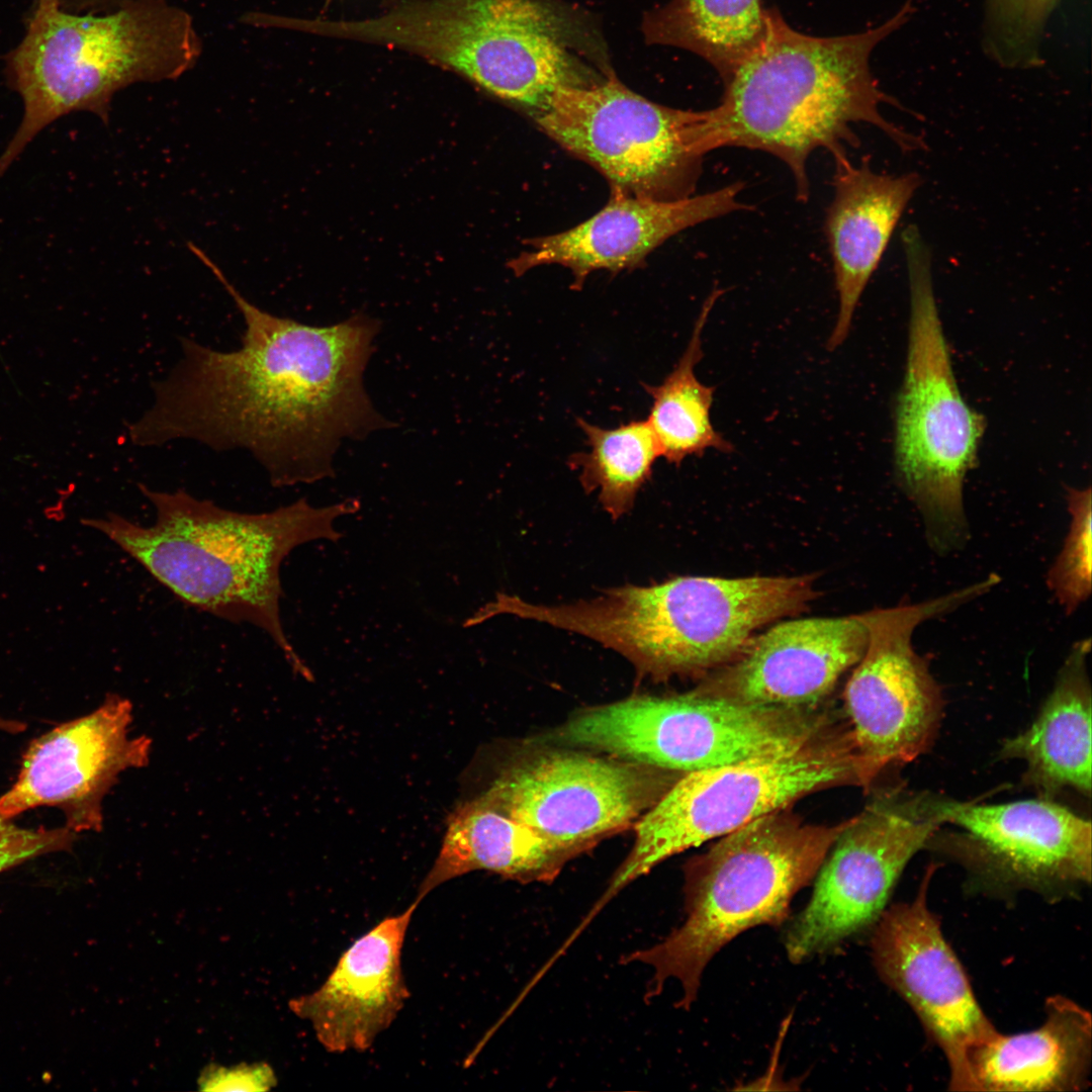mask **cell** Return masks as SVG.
I'll return each mask as SVG.
<instances>
[{
  "label": "cell",
  "instance_id": "6da1fadb",
  "mask_svg": "<svg viewBox=\"0 0 1092 1092\" xmlns=\"http://www.w3.org/2000/svg\"><path fill=\"white\" fill-rule=\"evenodd\" d=\"M187 247L240 310L242 344L222 352L182 338L178 363L154 382L153 403L128 427L130 442L186 439L218 451L245 449L273 486L333 476L343 439L390 427L363 382L379 323L355 314L313 327L272 314L245 298L203 250Z\"/></svg>",
  "mask_w": 1092,
  "mask_h": 1092
},
{
  "label": "cell",
  "instance_id": "7a4b0ae2",
  "mask_svg": "<svg viewBox=\"0 0 1092 1092\" xmlns=\"http://www.w3.org/2000/svg\"><path fill=\"white\" fill-rule=\"evenodd\" d=\"M912 10L909 0L875 28L820 37L795 30L768 9L762 40L723 81L720 103L703 111L701 153L736 147L770 154L787 165L805 202L811 154L822 149L834 161L848 157L847 148L859 146L856 123L876 126L903 152L927 149L921 135L883 116L882 103L902 106L881 90L869 65L875 47L907 22Z\"/></svg>",
  "mask_w": 1092,
  "mask_h": 1092
},
{
  "label": "cell",
  "instance_id": "3957f363",
  "mask_svg": "<svg viewBox=\"0 0 1092 1092\" xmlns=\"http://www.w3.org/2000/svg\"><path fill=\"white\" fill-rule=\"evenodd\" d=\"M142 493L156 510V521L142 526L110 513L81 522L95 529L143 565L184 603L234 623L262 629L292 669L312 673L289 642L280 618L283 589L279 570L297 546L338 542L335 521L360 510L356 498L313 507L299 498L261 514L222 509L182 489Z\"/></svg>",
  "mask_w": 1092,
  "mask_h": 1092
},
{
  "label": "cell",
  "instance_id": "277c9868",
  "mask_svg": "<svg viewBox=\"0 0 1092 1092\" xmlns=\"http://www.w3.org/2000/svg\"><path fill=\"white\" fill-rule=\"evenodd\" d=\"M202 53L192 16L167 0L110 13H73L36 0L26 32L6 57L8 86L23 115L0 156V177L48 125L87 111L108 123L116 92L134 83L176 80Z\"/></svg>",
  "mask_w": 1092,
  "mask_h": 1092
},
{
  "label": "cell",
  "instance_id": "5b68a950",
  "mask_svg": "<svg viewBox=\"0 0 1092 1092\" xmlns=\"http://www.w3.org/2000/svg\"><path fill=\"white\" fill-rule=\"evenodd\" d=\"M845 822L809 824L783 810L720 837L687 872L682 923L622 959L653 971L646 999L673 979L682 990L677 1005L689 1009L703 971L726 943L751 927L785 921L794 896L817 874Z\"/></svg>",
  "mask_w": 1092,
  "mask_h": 1092
},
{
  "label": "cell",
  "instance_id": "8992f818",
  "mask_svg": "<svg viewBox=\"0 0 1092 1092\" xmlns=\"http://www.w3.org/2000/svg\"><path fill=\"white\" fill-rule=\"evenodd\" d=\"M813 578L680 576L649 586L626 584L559 605V629L588 637L628 658L639 673L663 679L734 659L761 626L800 611Z\"/></svg>",
  "mask_w": 1092,
  "mask_h": 1092
},
{
  "label": "cell",
  "instance_id": "52a82bcc",
  "mask_svg": "<svg viewBox=\"0 0 1092 1092\" xmlns=\"http://www.w3.org/2000/svg\"><path fill=\"white\" fill-rule=\"evenodd\" d=\"M910 287L907 364L895 420V464L930 544L947 552L967 534L963 487L986 428L964 400L936 305L931 253L917 226L902 233Z\"/></svg>",
  "mask_w": 1092,
  "mask_h": 1092
},
{
  "label": "cell",
  "instance_id": "ba28073f",
  "mask_svg": "<svg viewBox=\"0 0 1092 1092\" xmlns=\"http://www.w3.org/2000/svg\"><path fill=\"white\" fill-rule=\"evenodd\" d=\"M372 30L535 111L562 85L587 83L573 55L580 30L547 0H431Z\"/></svg>",
  "mask_w": 1092,
  "mask_h": 1092
},
{
  "label": "cell",
  "instance_id": "9c48e42d",
  "mask_svg": "<svg viewBox=\"0 0 1092 1092\" xmlns=\"http://www.w3.org/2000/svg\"><path fill=\"white\" fill-rule=\"evenodd\" d=\"M843 785L866 788L846 728L833 727L779 754L684 774L641 816L606 897L676 853Z\"/></svg>",
  "mask_w": 1092,
  "mask_h": 1092
},
{
  "label": "cell",
  "instance_id": "30bf717a",
  "mask_svg": "<svg viewBox=\"0 0 1092 1092\" xmlns=\"http://www.w3.org/2000/svg\"><path fill=\"white\" fill-rule=\"evenodd\" d=\"M830 728L825 714L814 708L751 705L695 691L589 708L555 730L552 739L687 774L779 754Z\"/></svg>",
  "mask_w": 1092,
  "mask_h": 1092
},
{
  "label": "cell",
  "instance_id": "8fae6325",
  "mask_svg": "<svg viewBox=\"0 0 1092 1092\" xmlns=\"http://www.w3.org/2000/svg\"><path fill=\"white\" fill-rule=\"evenodd\" d=\"M533 113L614 191L661 200L694 195L704 157L698 143L703 111L652 102L607 72L599 82L559 86Z\"/></svg>",
  "mask_w": 1092,
  "mask_h": 1092
},
{
  "label": "cell",
  "instance_id": "7c38bea8",
  "mask_svg": "<svg viewBox=\"0 0 1092 1092\" xmlns=\"http://www.w3.org/2000/svg\"><path fill=\"white\" fill-rule=\"evenodd\" d=\"M984 592L979 582L923 603L861 615L869 641L846 684L844 710L868 787L886 768L925 752L938 731L942 695L912 645L915 628Z\"/></svg>",
  "mask_w": 1092,
  "mask_h": 1092
},
{
  "label": "cell",
  "instance_id": "4fadbf2b",
  "mask_svg": "<svg viewBox=\"0 0 1092 1092\" xmlns=\"http://www.w3.org/2000/svg\"><path fill=\"white\" fill-rule=\"evenodd\" d=\"M938 800L898 796L872 803L825 856L806 907L790 925L789 960L803 963L875 925L909 860L942 826Z\"/></svg>",
  "mask_w": 1092,
  "mask_h": 1092
},
{
  "label": "cell",
  "instance_id": "5bb4252c",
  "mask_svg": "<svg viewBox=\"0 0 1092 1092\" xmlns=\"http://www.w3.org/2000/svg\"><path fill=\"white\" fill-rule=\"evenodd\" d=\"M938 813L954 831L934 843L967 869L980 890H1029L1054 899L1091 882V823L1052 799L993 805L938 800Z\"/></svg>",
  "mask_w": 1092,
  "mask_h": 1092
},
{
  "label": "cell",
  "instance_id": "9a60e30c",
  "mask_svg": "<svg viewBox=\"0 0 1092 1092\" xmlns=\"http://www.w3.org/2000/svg\"><path fill=\"white\" fill-rule=\"evenodd\" d=\"M681 775L625 759L547 752L514 764L480 796L577 853L641 817Z\"/></svg>",
  "mask_w": 1092,
  "mask_h": 1092
},
{
  "label": "cell",
  "instance_id": "2e32d148",
  "mask_svg": "<svg viewBox=\"0 0 1092 1092\" xmlns=\"http://www.w3.org/2000/svg\"><path fill=\"white\" fill-rule=\"evenodd\" d=\"M933 871L929 867L914 900L882 913L874 925L872 957L882 981L908 1003L943 1053L949 1089L972 1091L970 1057L998 1030L977 1001L938 918L927 906Z\"/></svg>",
  "mask_w": 1092,
  "mask_h": 1092
},
{
  "label": "cell",
  "instance_id": "e0dca14e",
  "mask_svg": "<svg viewBox=\"0 0 1092 1092\" xmlns=\"http://www.w3.org/2000/svg\"><path fill=\"white\" fill-rule=\"evenodd\" d=\"M132 706L108 695L92 713L35 739L15 784L0 797V814L11 818L38 806H56L75 833L100 831L102 801L128 768L148 764L151 739L128 737Z\"/></svg>",
  "mask_w": 1092,
  "mask_h": 1092
},
{
  "label": "cell",
  "instance_id": "ac0fdd59",
  "mask_svg": "<svg viewBox=\"0 0 1092 1092\" xmlns=\"http://www.w3.org/2000/svg\"><path fill=\"white\" fill-rule=\"evenodd\" d=\"M861 615L780 623L749 640L734 662L697 692L741 703L813 709L862 657Z\"/></svg>",
  "mask_w": 1092,
  "mask_h": 1092
},
{
  "label": "cell",
  "instance_id": "d6986e66",
  "mask_svg": "<svg viewBox=\"0 0 1092 1092\" xmlns=\"http://www.w3.org/2000/svg\"><path fill=\"white\" fill-rule=\"evenodd\" d=\"M743 183L679 199L661 200L614 191L599 212L564 232L539 237L512 260L517 275L541 265L568 268L574 285L595 270L619 271L637 266L674 235L728 213L750 209L742 203Z\"/></svg>",
  "mask_w": 1092,
  "mask_h": 1092
},
{
  "label": "cell",
  "instance_id": "ffe728a7",
  "mask_svg": "<svg viewBox=\"0 0 1092 1092\" xmlns=\"http://www.w3.org/2000/svg\"><path fill=\"white\" fill-rule=\"evenodd\" d=\"M418 905L379 921L341 954L316 990L290 1001L327 1052H365L403 1008L410 992L401 952Z\"/></svg>",
  "mask_w": 1092,
  "mask_h": 1092
},
{
  "label": "cell",
  "instance_id": "44dd1931",
  "mask_svg": "<svg viewBox=\"0 0 1092 1092\" xmlns=\"http://www.w3.org/2000/svg\"><path fill=\"white\" fill-rule=\"evenodd\" d=\"M833 199L825 217L838 313L827 349L846 340L861 294L878 268L905 208L922 184L916 172L878 173L869 157L858 165L834 161Z\"/></svg>",
  "mask_w": 1092,
  "mask_h": 1092
},
{
  "label": "cell",
  "instance_id": "7402d4cb",
  "mask_svg": "<svg viewBox=\"0 0 1092 1092\" xmlns=\"http://www.w3.org/2000/svg\"><path fill=\"white\" fill-rule=\"evenodd\" d=\"M1091 1014L1062 995L1045 1002L1037 1028L996 1032L971 1055L972 1091H1078L1089 1084Z\"/></svg>",
  "mask_w": 1092,
  "mask_h": 1092
},
{
  "label": "cell",
  "instance_id": "603a6c76",
  "mask_svg": "<svg viewBox=\"0 0 1092 1092\" xmlns=\"http://www.w3.org/2000/svg\"><path fill=\"white\" fill-rule=\"evenodd\" d=\"M1090 640L1071 649L1034 722L1005 741L1004 759L1026 763L1023 780L1041 798L1070 789L1091 793V688L1086 669Z\"/></svg>",
  "mask_w": 1092,
  "mask_h": 1092
},
{
  "label": "cell",
  "instance_id": "cb8c5ba5",
  "mask_svg": "<svg viewBox=\"0 0 1092 1092\" xmlns=\"http://www.w3.org/2000/svg\"><path fill=\"white\" fill-rule=\"evenodd\" d=\"M576 853L535 832L481 796L450 815L439 853L415 902L440 885L474 871L522 882H551Z\"/></svg>",
  "mask_w": 1092,
  "mask_h": 1092
},
{
  "label": "cell",
  "instance_id": "d4e9b609",
  "mask_svg": "<svg viewBox=\"0 0 1092 1092\" xmlns=\"http://www.w3.org/2000/svg\"><path fill=\"white\" fill-rule=\"evenodd\" d=\"M761 0H670L648 13V42L695 53L726 80L759 44L767 27Z\"/></svg>",
  "mask_w": 1092,
  "mask_h": 1092
},
{
  "label": "cell",
  "instance_id": "484cf974",
  "mask_svg": "<svg viewBox=\"0 0 1092 1092\" xmlns=\"http://www.w3.org/2000/svg\"><path fill=\"white\" fill-rule=\"evenodd\" d=\"M722 293V289L714 288L706 298L689 344L672 371L658 385H643L652 398L646 421L658 442L661 456L675 465L710 449L723 453L733 451L732 444L712 423L715 388L702 383L695 372L703 357L704 328Z\"/></svg>",
  "mask_w": 1092,
  "mask_h": 1092
},
{
  "label": "cell",
  "instance_id": "4316f807",
  "mask_svg": "<svg viewBox=\"0 0 1092 1092\" xmlns=\"http://www.w3.org/2000/svg\"><path fill=\"white\" fill-rule=\"evenodd\" d=\"M577 424L589 447L574 453L568 463L579 473L586 492L599 490V500L615 520L632 509L642 485L650 478L661 456L647 421H631L605 429L582 419Z\"/></svg>",
  "mask_w": 1092,
  "mask_h": 1092
},
{
  "label": "cell",
  "instance_id": "83f0119b",
  "mask_svg": "<svg viewBox=\"0 0 1092 1092\" xmlns=\"http://www.w3.org/2000/svg\"><path fill=\"white\" fill-rule=\"evenodd\" d=\"M1059 0H987V48L1002 65L1034 66L1049 16Z\"/></svg>",
  "mask_w": 1092,
  "mask_h": 1092
},
{
  "label": "cell",
  "instance_id": "f1b7e54d",
  "mask_svg": "<svg viewBox=\"0 0 1092 1092\" xmlns=\"http://www.w3.org/2000/svg\"><path fill=\"white\" fill-rule=\"evenodd\" d=\"M1067 502L1071 523L1062 550L1049 570L1046 582L1066 613L1072 614L1091 594L1090 487H1068Z\"/></svg>",
  "mask_w": 1092,
  "mask_h": 1092
},
{
  "label": "cell",
  "instance_id": "f546056e",
  "mask_svg": "<svg viewBox=\"0 0 1092 1092\" xmlns=\"http://www.w3.org/2000/svg\"><path fill=\"white\" fill-rule=\"evenodd\" d=\"M75 837L68 827L22 828L0 814V873L38 855L70 848Z\"/></svg>",
  "mask_w": 1092,
  "mask_h": 1092
},
{
  "label": "cell",
  "instance_id": "4dcf8cb0",
  "mask_svg": "<svg viewBox=\"0 0 1092 1092\" xmlns=\"http://www.w3.org/2000/svg\"><path fill=\"white\" fill-rule=\"evenodd\" d=\"M199 1084L202 1090L211 1091H265L276 1084V1079L268 1065H241L207 1069Z\"/></svg>",
  "mask_w": 1092,
  "mask_h": 1092
},
{
  "label": "cell",
  "instance_id": "1f68e13d",
  "mask_svg": "<svg viewBox=\"0 0 1092 1092\" xmlns=\"http://www.w3.org/2000/svg\"><path fill=\"white\" fill-rule=\"evenodd\" d=\"M144 0H58L59 5L73 13H110L131 3Z\"/></svg>",
  "mask_w": 1092,
  "mask_h": 1092
},
{
  "label": "cell",
  "instance_id": "d6a6232c",
  "mask_svg": "<svg viewBox=\"0 0 1092 1092\" xmlns=\"http://www.w3.org/2000/svg\"><path fill=\"white\" fill-rule=\"evenodd\" d=\"M24 729V724L14 720H7L0 717V730L15 733Z\"/></svg>",
  "mask_w": 1092,
  "mask_h": 1092
}]
</instances>
